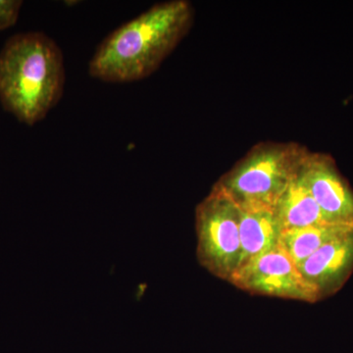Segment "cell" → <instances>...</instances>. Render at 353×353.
<instances>
[{
  "instance_id": "obj_4",
  "label": "cell",
  "mask_w": 353,
  "mask_h": 353,
  "mask_svg": "<svg viewBox=\"0 0 353 353\" xmlns=\"http://www.w3.org/2000/svg\"><path fill=\"white\" fill-rule=\"evenodd\" d=\"M197 257L204 268L231 281L241 267L240 208L213 188L196 211Z\"/></svg>"
},
{
  "instance_id": "obj_5",
  "label": "cell",
  "mask_w": 353,
  "mask_h": 353,
  "mask_svg": "<svg viewBox=\"0 0 353 353\" xmlns=\"http://www.w3.org/2000/svg\"><path fill=\"white\" fill-rule=\"evenodd\" d=\"M230 282L253 294L311 303L318 301L299 267L280 245L243 265Z\"/></svg>"
},
{
  "instance_id": "obj_3",
  "label": "cell",
  "mask_w": 353,
  "mask_h": 353,
  "mask_svg": "<svg viewBox=\"0 0 353 353\" xmlns=\"http://www.w3.org/2000/svg\"><path fill=\"white\" fill-rule=\"evenodd\" d=\"M297 143H261L220 179L215 189L239 208H273L301 173L308 153Z\"/></svg>"
},
{
  "instance_id": "obj_11",
  "label": "cell",
  "mask_w": 353,
  "mask_h": 353,
  "mask_svg": "<svg viewBox=\"0 0 353 353\" xmlns=\"http://www.w3.org/2000/svg\"><path fill=\"white\" fill-rule=\"evenodd\" d=\"M23 2L19 0H0V31L17 23Z\"/></svg>"
},
{
  "instance_id": "obj_1",
  "label": "cell",
  "mask_w": 353,
  "mask_h": 353,
  "mask_svg": "<svg viewBox=\"0 0 353 353\" xmlns=\"http://www.w3.org/2000/svg\"><path fill=\"white\" fill-rule=\"evenodd\" d=\"M194 8L174 0L152 8L114 30L88 63L90 77L105 83L143 80L154 73L189 32Z\"/></svg>"
},
{
  "instance_id": "obj_9",
  "label": "cell",
  "mask_w": 353,
  "mask_h": 353,
  "mask_svg": "<svg viewBox=\"0 0 353 353\" xmlns=\"http://www.w3.org/2000/svg\"><path fill=\"white\" fill-rule=\"evenodd\" d=\"M283 232L330 224L299 175L290 183L274 208Z\"/></svg>"
},
{
  "instance_id": "obj_8",
  "label": "cell",
  "mask_w": 353,
  "mask_h": 353,
  "mask_svg": "<svg viewBox=\"0 0 353 353\" xmlns=\"http://www.w3.org/2000/svg\"><path fill=\"white\" fill-rule=\"evenodd\" d=\"M282 233L273 208H240L241 267L277 248Z\"/></svg>"
},
{
  "instance_id": "obj_6",
  "label": "cell",
  "mask_w": 353,
  "mask_h": 353,
  "mask_svg": "<svg viewBox=\"0 0 353 353\" xmlns=\"http://www.w3.org/2000/svg\"><path fill=\"white\" fill-rule=\"evenodd\" d=\"M301 178L330 224L353 226V190L332 157L309 152Z\"/></svg>"
},
{
  "instance_id": "obj_7",
  "label": "cell",
  "mask_w": 353,
  "mask_h": 353,
  "mask_svg": "<svg viewBox=\"0 0 353 353\" xmlns=\"http://www.w3.org/2000/svg\"><path fill=\"white\" fill-rule=\"evenodd\" d=\"M299 269L318 301L338 292L353 273V227L320 248Z\"/></svg>"
},
{
  "instance_id": "obj_10",
  "label": "cell",
  "mask_w": 353,
  "mask_h": 353,
  "mask_svg": "<svg viewBox=\"0 0 353 353\" xmlns=\"http://www.w3.org/2000/svg\"><path fill=\"white\" fill-rule=\"evenodd\" d=\"M352 227L326 224L288 230L281 234L279 245L299 267L320 248Z\"/></svg>"
},
{
  "instance_id": "obj_2",
  "label": "cell",
  "mask_w": 353,
  "mask_h": 353,
  "mask_svg": "<svg viewBox=\"0 0 353 353\" xmlns=\"http://www.w3.org/2000/svg\"><path fill=\"white\" fill-rule=\"evenodd\" d=\"M65 78L63 53L43 32L14 34L0 50V103L28 126L57 105Z\"/></svg>"
}]
</instances>
